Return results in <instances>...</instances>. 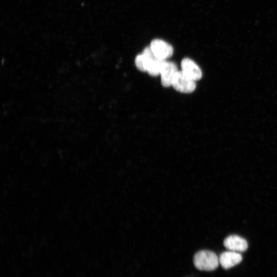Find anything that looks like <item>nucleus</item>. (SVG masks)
Listing matches in <instances>:
<instances>
[{
	"mask_svg": "<svg viewBox=\"0 0 277 277\" xmlns=\"http://www.w3.org/2000/svg\"><path fill=\"white\" fill-rule=\"evenodd\" d=\"M224 246L230 251L243 252L248 248V243L244 238L237 235H231L224 241Z\"/></svg>",
	"mask_w": 277,
	"mask_h": 277,
	"instance_id": "nucleus-6",
	"label": "nucleus"
},
{
	"mask_svg": "<svg viewBox=\"0 0 277 277\" xmlns=\"http://www.w3.org/2000/svg\"><path fill=\"white\" fill-rule=\"evenodd\" d=\"M150 47L154 55L159 59L166 60L171 57L173 53L172 46L167 42L155 39L151 41Z\"/></svg>",
	"mask_w": 277,
	"mask_h": 277,
	"instance_id": "nucleus-3",
	"label": "nucleus"
},
{
	"mask_svg": "<svg viewBox=\"0 0 277 277\" xmlns=\"http://www.w3.org/2000/svg\"><path fill=\"white\" fill-rule=\"evenodd\" d=\"M178 71L177 66L174 63L165 61L162 66L160 74L162 86L165 87L171 86L173 78Z\"/></svg>",
	"mask_w": 277,
	"mask_h": 277,
	"instance_id": "nucleus-4",
	"label": "nucleus"
},
{
	"mask_svg": "<svg viewBox=\"0 0 277 277\" xmlns=\"http://www.w3.org/2000/svg\"><path fill=\"white\" fill-rule=\"evenodd\" d=\"M193 263L200 270L212 271L217 267L219 259L214 252L203 250L195 253L193 257Z\"/></svg>",
	"mask_w": 277,
	"mask_h": 277,
	"instance_id": "nucleus-1",
	"label": "nucleus"
},
{
	"mask_svg": "<svg viewBox=\"0 0 277 277\" xmlns=\"http://www.w3.org/2000/svg\"><path fill=\"white\" fill-rule=\"evenodd\" d=\"M171 86L176 91L184 93H191L196 88L195 81L179 70L175 74Z\"/></svg>",
	"mask_w": 277,
	"mask_h": 277,
	"instance_id": "nucleus-2",
	"label": "nucleus"
},
{
	"mask_svg": "<svg viewBox=\"0 0 277 277\" xmlns=\"http://www.w3.org/2000/svg\"><path fill=\"white\" fill-rule=\"evenodd\" d=\"M166 60L156 58L153 60L149 64L147 72L151 76H156L160 74L162 66Z\"/></svg>",
	"mask_w": 277,
	"mask_h": 277,
	"instance_id": "nucleus-8",
	"label": "nucleus"
},
{
	"mask_svg": "<svg viewBox=\"0 0 277 277\" xmlns=\"http://www.w3.org/2000/svg\"><path fill=\"white\" fill-rule=\"evenodd\" d=\"M219 259L222 267L228 269L239 264L242 260V256L238 252L229 250L222 253Z\"/></svg>",
	"mask_w": 277,
	"mask_h": 277,
	"instance_id": "nucleus-7",
	"label": "nucleus"
},
{
	"mask_svg": "<svg viewBox=\"0 0 277 277\" xmlns=\"http://www.w3.org/2000/svg\"><path fill=\"white\" fill-rule=\"evenodd\" d=\"M182 72L191 79L196 81L202 76V72L199 66L192 60L184 58L181 62Z\"/></svg>",
	"mask_w": 277,
	"mask_h": 277,
	"instance_id": "nucleus-5",
	"label": "nucleus"
},
{
	"mask_svg": "<svg viewBox=\"0 0 277 277\" xmlns=\"http://www.w3.org/2000/svg\"><path fill=\"white\" fill-rule=\"evenodd\" d=\"M135 64L136 68L141 71H147V65L145 58L141 53L137 55L135 60Z\"/></svg>",
	"mask_w": 277,
	"mask_h": 277,
	"instance_id": "nucleus-9",
	"label": "nucleus"
}]
</instances>
